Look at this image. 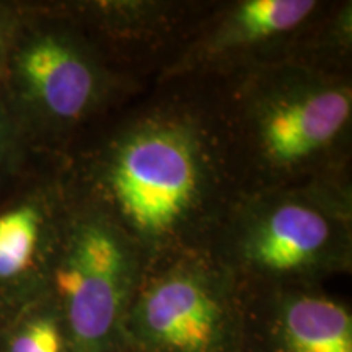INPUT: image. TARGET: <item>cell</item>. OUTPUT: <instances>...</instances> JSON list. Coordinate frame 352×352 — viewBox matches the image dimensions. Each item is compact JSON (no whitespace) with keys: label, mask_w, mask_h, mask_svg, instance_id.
<instances>
[{"label":"cell","mask_w":352,"mask_h":352,"mask_svg":"<svg viewBox=\"0 0 352 352\" xmlns=\"http://www.w3.org/2000/svg\"><path fill=\"white\" fill-rule=\"evenodd\" d=\"M0 90L33 157L59 158L107 100L109 76L60 3H28Z\"/></svg>","instance_id":"cell-3"},{"label":"cell","mask_w":352,"mask_h":352,"mask_svg":"<svg viewBox=\"0 0 352 352\" xmlns=\"http://www.w3.org/2000/svg\"><path fill=\"white\" fill-rule=\"evenodd\" d=\"M351 192L333 176L261 189L228 222L226 256L236 276L307 284L351 267Z\"/></svg>","instance_id":"cell-4"},{"label":"cell","mask_w":352,"mask_h":352,"mask_svg":"<svg viewBox=\"0 0 352 352\" xmlns=\"http://www.w3.org/2000/svg\"><path fill=\"white\" fill-rule=\"evenodd\" d=\"M96 204L145 261L179 248L212 215L219 192L215 145L188 113L135 121L111 140L98 168Z\"/></svg>","instance_id":"cell-1"},{"label":"cell","mask_w":352,"mask_h":352,"mask_svg":"<svg viewBox=\"0 0 352 352\" xmlns=\"http://www.w3.org/2000/svg\"><path fill=\"white\" fill-rule=\"evenodd\" d=\"M240 279L220 258L189 253L152 274L145 270L120 352H252Z\"/></svg>","instance_id":"cell-6"},{"label":"cell","mask_w":352,"mask_h":352,"mask_svg":"<svg viewBox=\"0 0 352 352\" xmlns=\"http://www.w3.org/2000/svg\"><path fill=\"white\" fill-rule=\"evenodd\" d=\"M0 352H74L64 316L50 290L0 318Z\"/></svg>","instance_id":"cell-10"},{"label":"cell","mask_w":352,"mask_h":352,"mask_svg":"<svg viewBox=\"0 0 352 352\" xmlns=\"http://www.w3.org/2000/svg\"><path fill=\"white\" fill-rule=\"evenodd\" d=\"M26 7L28 3L21 2H6L0 0V77H2L3 67L8 52H10L12 43L16 36L21 21L25 19Z\"/></svg>","instance_id":"cell-13"},{"label":"cell","mask_w":352,"mask_h":352,"mask_svg":"<svg viewBox=\"0 0 352 352\" xmlns=\"http://www.w3.org/2000/svg\"><path fill=\"white\" fill-rule=\"evenodd\" d=\"M145 267L135 241L78 191L72 176L46 289L60 308L74 352H120L122 323Z\"/></svg>","instance_id":"cell-5"},{"label":"cell","mask_w":352,"mask_h":352,"mask_svg":"<svg viewBox=\"0 0 352 352\" xmlns=\"http://www.w3.org/2000/svg\"><path fill=\"white\" fill-rule=\"evenodd\" d=\"M351 122V83L300 59L248 65L233 96L235 134L264 189L333 176Z\"/></svg>","instance_id":"cell-2"},{"label":"cell","mask_w":352,"mask_h":352,"mask_svg":"<svg viewBox=\"0 0 352 352\" xmlns=\"http://www.w3.org/2000/svg\"><path fill=\"white\" fill-rule=\"evenodd\" d=\"M70 197L72 175L43 157L0 192V318L46 290Z\"/></svg>","instance_id":"cell-7"},{"label":"cell","mask_w":352,"mask_h":352,"mask_svg":"<svg viewBox=\"0 0 352 352\" xmlns=\"http://www.w3.org/2000/svg\"><path fill=\"white\" fill-rule=\"evenodd\" d=\"M315 0H241L209 23L168 76L258 59L292 39L318 12Z\"/></svg>","instance_id":"cell-8"},{"label":"cell","mask_w":352,"mask_h":352,"mask_svg":"<svg viewBox=\"0 0 352 352\" xmlns=\"http://www.w3.org/2000/svg\"><path fill=\"white\" fill-rule=\"evenodd\" d=\"M15 118L0 90V192L10 186L33 162Z\"/></svg>","instance_id":"cell-12"},{"label":"cell","mask_w":352,"mask_h":352,"mask_svg":"<svg viewBox=\"0 0 352 352\" xmlns=\"http://www.w3.org/2000/svg\"><path fill=\"white\" fill-rule=\"evenodd\" d=\"M74 7L83 13H90V15H98L100 13L101 16H96V21L100 20L109 28L118 30L148 28V26L155 25L157 21L164 19L166 8L164 3L155 2H91L74 3Z\"/></svg>","instance_id":"cell-11"},{"label":"cell","mask_w":352,"mask_h":352,"mask_svg":"<svg viewBox=\"0 0 352 352\" xmlns=\"http://www.w3.org/2000/svg\"><path fill=\"white\" fill-rule=\"evenodd\" d=\"M256 318L252 352H352L349 307L308 284L272 285Z\"/></svg>","instance_id":"cell-9"}]
</instances>
